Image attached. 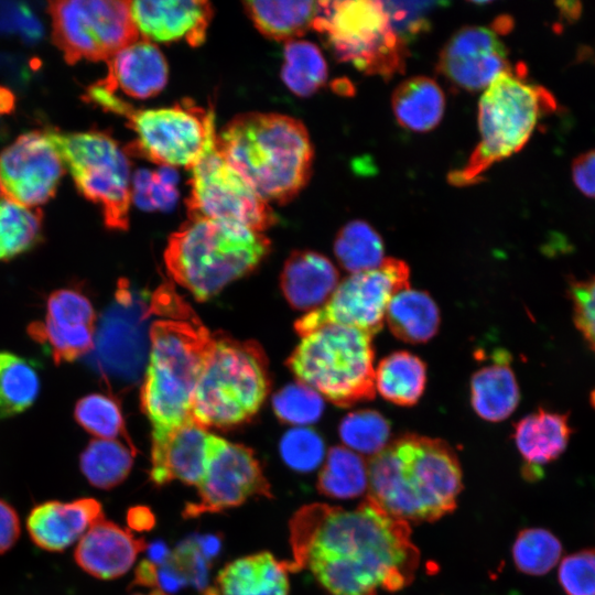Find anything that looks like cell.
<instances>
[{"label":"cell","mask_w":595,"mask_h":595,"mask_svg":"<svg viewBox=\"0 0 595 595\" xmlns=\"http://www.w3.org/2000/svg\"><path fill=\"white\" fill-rule=\"evenodd\" d=\"M409 279L410 268L403 260L385 258L379 267L343 280L322 306L299 318L294 327L301 336L331 324L374 336L383 327L390 300L410 288Z\"/></svg>","instance_id":"4fadbf2b"},{"label":"cell","mask_w":595,"mask_h":595,"mask_svg":"<svg viewBox=\"0 0 595 595\" xmlns=\"http://www.w3.org/2000/svg\"><path fill=\"white\" fill-rule=\"evenodd\" d=\"M21 532L20 519L15 509L0 499V554L9 551L18 541Z\"/></svg>","instance_id":"c3c4849f"},{"label":"cell","mask_w":595,"mask_h":595,"mask_svg":"<svg viewBox=\"0 0 595 595\" xmlns=\"http://www.w3.org/2000/svg\"><path fill=\"white\" fill-rule=\"evenodd\" d=\"M0 192H1V187H0Z\"/></svg>","instance_id":"816d5d0a"},{"label":"cell","mask_w":595,"mask_h":595,"mask_svg":"<svg viewBox=\"0 0 595 595\" xmlns=\"http://www.w3.org/2000/svg\"><path fill=\"white\" fill-rule=\"evenodd\" d=\"M134 595H141V594H134Z\"/></svg>","instance_id":"f907efd6"},{"label":"cell","mask_w":595,"mask_h":595,"mask_svg":"<svg viewBox=\"0 0 595 595\" xmlns=\"http://www.w3.org/2000/svg\"><path fill=\"white\" fill-rule=\"evenodd\" d=\"M507 54L494 28L464 26L441 50L437 72L456 88L478 91L511 67Z\"/></svg>","instance_id":"e0dca14e"},{"label":"cell","mask_w":595,"mask_h":595,"mask_svg":"<svg viewBox=\"0 0 595 595\" xmlns=\"http://www.w3.org/2000/svg\"><path fill=\"white\" fill-rule=\"evenodd\" d=\"M294 562L310 569L334 595H377L408 586L420 552L411 528L367 497L348 510L323 504L303 507L291 521Z\"/></svg>","instance_id":"6da1fadb"},{"label":"cell","mask_w":595,"mask_h":595,"mask_svg":"<svg viewBox=\"0 0 595 595\" xmlns=\"http://www.w3.org/2000/svg\"><path fill=\"white\" fill-rule=\"evenodd\" d=\"M209 433L194 419L172 426H153L151 480L165 485L180 480L198 486L207 466Z\"/></svg>","instance_id":"d6986e66"},{"label":"cell","mask_w":595,"mask_h":595,"mask_svg":"<svg viewBox=\"0 0 595 595\" xmlns=\"http://www.w3.org/2000/svg\"><path fill=\"white\" fill-rule=\"evenodd\" d=\"M391 28L408 45L430 29V14L440 2L431 1H381Z\"/></svg>","instance_id":"ee69618b"},{"label":"cell","mask_w":595,"mask_h":595,"mask_svg":"<svg viewBox=\"0 0 595 595\" xmlns=\"http://www.w3.org/2000/svg\"><path fill=\"white\" fill-rule=\"evenodd\" d=\"M553 105L544 88L527 79L521 64L499 74L479 99V142L467 163L448 174V182L455 186L478 183L494 164L523 148Z\"/></svg>","instance_id":"8992f818"},{"label":"cell","mask_w":595,"mask_h":595,"mask_svg":"<svg viewBox=\"0 0 595 595\" xmlns=\"http://www.w3.org/2000/svg\"><path fill=\"white\" fill-rule=\"evenodd\" d=\"M368 488V466L364 458L345 446L332 447L317 478L322 495L337 499L360 496Z\"/></svg>","instance_id":"d6a6232c"},{"label":"cell","mask_w":595,"mask_h":595,"mask_svg":"<svg viewBox=\"0 0 595 595\" xmlns=\"http://www.w3.org/2000/svg\"><path fill=\"white\" fill-rule=\"evenodd\" d=\"M272 408L280 421L302 426L320 420L324 401L317 391L299 381L280 389L272 398Z\"/></svg>","instance_id":"60d3db41"},{"label":"cell","mask_w":595,"mask_h":595,"mask_svg":"<svg viewBox=\"0 0 595 595\" xmlns=\"http://www.w3.org/2000/svg\"><path fill=\"white\" fill-rule=\"evenodd\" d=\"M129 7L139 35L152 43L183 40L199 46L213 17L212 3L204 0H138Z\"/></svg>","instance_id":"ffe728a7"},{"label":"cell","mask_w":595,"mask_h":595,"mask_svg":"<svg viewBox=\"0 0 595 595\" xmlns=\"http://www.w3.org/2000/svg\"><path fill=\"white\" fill-rule=\"evenodd\" d=\"M78 191L97 204L110 229L129 226L132 176L125 151L107 133L46 131Z\"/></svg>","instance_id":"8fae6325"},{"label":"cell","mask_w":595,"mask_h":595,"mask_svg":"<svg viewBox=\"0 0 595 595\" xmlns=\"http://www.w3.org/2000/svg\"><path fill=\"white\" fill-rule=\"evenodd\" d=\"M107 64L108 74L97 84L110 93L119 88L129 97L145 99L161 93L167 83L164 55L154 43L141 37L117 52Z\"/></svg>","instance_id":"603a6c76"},{"label":"cell","mask_w":595,"mask_h":595,"mask_svg":"<svg viewBox=\"0 0 595 595\" xmlns=\"http://www.w3.org/2000/svg\"><path fill=\"white\" fill-rule=\"evenodd\" d=\"M281 77L294 95L309 97L325 85L327 64L314 43L292 40L284 45Z\"/></svg>","instance_id":"836d02e7"},{"label":"cell","mask_w":595,"mask_h":595,"mask_svg":"<svg viewBox=\"0 0 595 595\" xmlns=\"http://www.w3.org/2000/svg\"><path fill=\"white\" fill-rule=\"evenodd\" d=\"M130 1L67 0L48 3L53 41L67 63L108 61L140 39Z\"/></svg>","instance_id":"5bb4252c"},{"label":"cell","mask_w":595,"mask_h":595,"mask_svg":"<svg viewBox=\"0 0 595 595\" xmlns=\"http://www.w3.org/2000/svg\"><path fill=\"white\" fill-rule=\"evenodd\" d=\"M95 326L90 301L79 291L62 289L48 296L45 318L32 323L28 333L58 364L73 361L93 349Z\"/></svg>","instance_id":"ac0fdd59"},{"label":"cell","mask_w":595,"mask_h":595,"mask_svg":"<svg viewBox=\"0 0 595 595\" xmlns=\"http://www.w3.org/2000/svg\"><path fill=\"white\" fill-rule=\"evenodd\" d=\"M334 252L340 266L350 273L375 269L385 259L382 238L364 220H351L340 228Z\"/></svg>","instance_id":"e575fe53"},{"label":"cell","mask_w":595,"mask_h":595,"mask_svg":"<svg viewBox=\"0 0 595 595\" xmlns=\"http://www.w3.org/2000/svg\"><path fill=\"white\" fill-rule=\"evenodd\" d=\"M215 126L204 151L190 169L191 191L186 199L188 218H204L238 225L262 232L275 225L273 209L235 170L216 145Z\"/></svg>","instance_id":"7c38bea8"},{"label":"cell","mask_w":595,"mask_h":595,"mask_svg":"<svg viewBox=\"0 0 595 595\" xmlns=\"http://www.w3.org/2000/svg\"><path fill=\"white\" fill-rule=\"evenodd\" d=\"M227 162L266 201L285 204L307 184L314 151L305 126L275 112H246L216 133Z\"/></svg>","instance_id":"277c9868"},{"label":"cell","mask_w":595,"mask_h":595,"mask_svg":"<svg viewBox=\"0 0 595 595\" xmlns=\"http://www.w3.org/2000/svg\"><path fill=\"white\" fill-rule=\"evenodd\" d=\"M176 173L173 167L151 172L138 171L132 177V201L143 209L166 210L177 198Z\"/></svg>","instance_id":"b9f144b4"},{"label":"cell","mask_w":595,"mask_h":595,"mask_svg":"<svg viewBox=\"0 0 595 595\" xmlns=\"http://www.w3.org/2000/svg\"><path fill=\"white\" fill-rule=\"evenodd\" d=\"M519 386L510 355L494 354V361L475 371L470 378V403L478 416L488 422L506 420L517 408Z\"/></svg>","instance_id":"4316f807"},{"label":"cell","mask_w":595,"mask_h":595,"mask_svg":"<svg viewBox=\"0 0 595 595\" xmlns=\"http://www.w3.org/2000/svg\"><path fill=\"white\" fill-rule=\"evenodd\" d=\"M572 434L567 414L538 409L519 420L512 439L526 462L523 475L538 479L541 466L558 459L566 450Z\"/></svg>","instance_id":"cb8c5ba5"},{"label":"cell","mask_w":595,"mask_h":595,"mask_svg":"<svg viewBox=\"0 0 595 595\" xmlns=\"http://www.w3.org/2000/svg\"><path fill=\"white\" fill-rule=\"evenodd\" d=\"M39 390L40 378L30 361L12 353H0V419L28 409Z\"/></svg>","instance_id":"d590c367"},{"label":"cell","mask_w":595,"mask_h":595,"mask_svg":"<svg viewBox=\"0 0 595 595\" xmlns=\"http://www.w3.org/2000/svg\"><path fill=\"white\" fill-rule=\"evenodd\" d=\"M391 106L400 126L413 132H428L442 120L445 96L434 79L414 76L398 85Z\"/></svg>","instance_id":"f1b7e54d"},{"label":"cell","mask_w":595,"mask_h":595,"mask_svg":"<svg viewBox=\"0 0 595 595\" xmlns=\"http://www.w3.org/2000/svg\"><path fill=\"white\" fill-rule=\"evenodd\" d=\"M42 213L0 199V260L11 259L32 248L41 237Z\"/></svg>","instance_id":"8d00e7d4"},{"label":"cell","mask_w":595,"mask_h":595,"mask_svg":"<svg viewBox=\"0 0 595 595\" xmlns=\"http://www.w3.org/2000/svg\"><path fill=\"white\" fill-rule=\"evenodd\" d=\"M385 320L391 333L409 344L429 342L440 327V312L434 300L428 292L410 288L393 295Z\"/></svg>","instance_id":"f546056e"},{"label":"cell","mask_w":595,"mask_h":595,"mask_svg":"<svg viewBox=\"0 0 595 595\" xmlns=\"http://www.w3.org/2000/svg\"><path fill=\"white\" fill-rule=\"evenodd\" d=\"M338 433L347 448L372 457L388 445L391 429L380 412L366 409L348 413L340 421Z\"/></svg>","instance_id":"f35d334b"},{"label":"cell","mask_w":595,"mask_h":595,"mask_svg":"<svg viewBox=\"0 0 595 595\" xmlns=\"http://www.w3.org/2000/svg\"><path fill=\"white\" fill-rule=\"evenodd\" d=\"M244 8L261 34L286 43L313 29L321 1L255 0L245 1Z\"/></svg>","instance_id":"83f0119b"},{"label":"cell","mask_w":595,"mask_h":595,"mask_svg":"<svg viewBox=\"0 0 595 595\" xmlns=\"http://www.w3.org/2000/svg\"><path fill=\"white\" fill-rule=\"evenodd\" d=\"M151 310L167 318L154 321L150 328L141 408L153 426H172L193 419V393L215 336L171 290L158 292Z\"/></svg>","instance_id":"3957f363"},{"label":"cell","mask_w":595,"mask_h":595,"mask_svg":"<svg viewBox=\"0 0 595 595\" xmlns=\"http://www.w3.org/2000/svg\"><path fill=\"white\" fill-rule=\"evenodd\" d=\"M374 359L370 334L331 324L302 336L288 366L301 382L347 408L374 399Z\"/></svg>","instance_id":"52a82bcc"},{"label":"cell","mask_w":595,"mask_h":595,"mask_svg":"<svg viewBox=\"0 0 595 595\" xmlns=\"http://www.w3.org/2000/svg\"><path fill=\"white\" fill-rule=\"evenodd\" d=\"M147 548L143 539L102 518L80 538L74 559L86 573L100 580H113L126 574Z\"/></svg>","instance_id":"7402d4cb"},{"label":"cell","mask_w":595,"mask_h":595,"mask_svg":"<svg viewBox=\"0 0 595 595\" xmlns=\"http://www.w3.org/2000/svg\"><path fill=\"white\" fill-rule=\"evenodd\" d=\"M280 454L290 468L307 473L322 463L325 456V444L322 436L313 429L296 426L281 437Z\"/></svg>","instance_id":"7bdbcfd3"},{"label":"cell","mask_w":595,"mask_h":595,"mask_svg":"<svg viewBox=\"0 0 595 595\" xmlns=\"http://www.w3.org/2000/svg\"><path fill=\"white\" fill-rule=\"evenodd\" d=\"M426 366L418 356L394 351L380 360L375 370V388L387 401L401 405H414L423 394Z\"/></svg>","instance_id":"4dcf8cb0"},{"label":"cell","mask_w":595,"mask_h":595,"mask_svg":"<svg viewBox=\"0 0 595 595\" xmlns=\"http://www.w3.org/2000/svg\"><path fill=\"white\" fill-rule=\"evenodd\" d=\"M63 173L64 162L47 132L22 134L0 153L1 192L25 207L46 203Z\"/></svg>","instance_id":"2e32d148"},{"label":"cell","mask_w":595,"mask_h":595,"mask_svg":"<svg viewBox=\"0 0 595 595\" xmlns=\"http://www.w3.org/2000/svg\"><path fill=\"white\" fill-rule=\"evenodd\" d=\"M558 580L565 595H595V549H583L564 556Z\"/></svg>","instance_id":"f6af8a7d"},{"label":"cell","mask_w":595,"mask_h":595,"mask_svg":"<svg viewBox=\"0 0 595 595\" xmlns=\"http://www.w3.org/2000/svg\"><path fill=\"white\" fill-rule=\"evenodd\" d=\"M269 388L267 360L258 344L215 337L193 393L192 416L204 428L241 424L258 412Z\"/></svg>","instance_id":"ba28073f"},{"label":"cell","mask_w":595,"mask_h":595,"mask_svg":"<svg viewBox=\"0 0 595 595\" xmlns=\"http://www.w3.org/2000/svg\"><path fill=\"white\" fill-rule=\"evenodd\" d=\"M128 524L137 531L151 530L155 523V518L152 511L144 506H136L128 511Z\"/></svg>","instance_id":"681fc988"},{"label":"cell","mask_w":595,"mask_h":595,"mask_svg":"<svg viewBox=\"0 0 595 595\" xmlns=\"http://www.w3.org/2000/svg\"><path fill=\"white\" fill-rule=\"evenodd\" d=\"M133 465V451L117 440L96 439L79 457V466L88 483L100 489L120 485Z\"/></svg>","instance_id":"1f68e13d"},{"label":"cell","mask_w":595,"mask_h":595,"mask_svg":"<svg viewBox=\"0 0 595 595\" xmlns=\"http://www.w3.org/2000/svg\"><path fill=\"white\" fill-rule=\"evenodd\" d=\"M102 518L101 504L94 498L48 500L32 508L26 519V529L39 548L61 552L79 541Z\"/></svg>","instance_id":"44dd1931"},{"label":"cell","mask_w":595,"mask_h":595,"mask_svg":"<svg viewBox=\"0 0 595 595\" xmlns=\"http://www.w3.org/2000/svg\"><path fill=\"white\" fill-rule=\"evenodd\" d=\"M313 29L338 61L366 75L390 79L405 68L407 44L391 28L381 1H321Z\"/></svg>","instance_id":"9c48e42d"},{"label":"cell","mask_w":595,"mask_h":595,"mask_svg":"<svg viewBox=\"0 0 595 595\" xmlns=\"http://www.w3.org/2000/svg\"><path fill=\"white\" fill-rule=\"evenodd\" d=\"M367 466V497L408 523L436 521L454 511L463 489L457 455L440 439L404 434Z\"/></svg>","instance_id":"7a4b0ae2"},{"label":"cell","mask_w":595,"mask_h":595,"mask_svg":"<svg viewBox=\"0 0 595 595\" xmlns=\"http://www.w3.org/2000/svg\"><path fill=\"white\" fill-rule=\"evenodd\" d=\"M289 563L263 551L228 563L206 595H288Z\"/></svg>","instance_id":"484cf974"},{"label":"cell","mask_w":595,"mask_h":595,"mask_svg":"<svg viewBox=\"0 0 595 595\" xmlns=\"http://www.w3.org/2000/svg\"><path fill=\"white\" fill-rule=\"evenodd\" d=\"M270 251L262 234L223 221L188 218L167 241L170 275L196 300L206 301L252 271Z\"/></svg>","instance_id":"5b68a950"},{"label":"cell","mask_w":595,"mask_h":595,"mask_svg":"<svg viewBox=\"0 0 595 595\" xmlns=\"http://www.w3.org/2000/svg\"><path fill=\"white\" fill-rule=\"evenodd\" d=\"M562 553L559 538L542 528L521 530L512 545L516 567L528 575L549 573L560 562Z\"/></svg>","instance_id":"74e56055"},{"label":"cell","mask_w":595,"mask_h":595,"mask_svg":"<svg viewBox=\"0 0 595 595\" xmlns=\"http://www.w3.org/2000/svg\"><path fill=\"white\" fill-rule=\"evenodd\" d=\"M197 500L185 505L184 518L219 512L240 506L256 496L272 498V493L262 467L250 448L209 434L207 466L204 478L197 486Z\"/></svg>","instance_id":"9a60e30c"},{"label":"cell","mask_w":595,"mask_h":595,"mask_svg":"<svg viewBox=\"0 0 595 595\" xmlns=\"http://www.w3.org/2000/svg\"><path fill=\"white\" fill-rule=\"evenodd\" d=\"M572 178L581 193L595 198V150L582 153L574 159Z\"/></svg>","instance_id":"7dc6e473"},{"label":"cell","mask_w":595,"mask_h":595,"mask_svg":"<svg viewBox=\"0 0 595 595\" xmlns=\"http://www.w3.org/2000/svg\"><path fill=\"white\" fill-rule=\"evenodd\" d=\"M570 296L574 324L595 351V277L574 282L570 289Z\"/></svg>","instance_id":"bcb514c9"},{"label":"cell","mask_w":595,"mask_h":595,"mask_svg":"<svg viewBox=\"0 0 595 595\" xmlns=\"http://www.w3.org/2000/svg\"><path fill=\"white\" fill-rule=\"evenodd\" d=\"M76 421L97 439L115 440L126 436L125 422L118 403L110 397L91 393L78 400Z\"/></svg>","instance_id":"ab89813d"},{"label":"cell","mask_w":595,"mask_h":595,"mask_svg":"<svg viewBox=\"0 0 595 595\" xmlns=\"http://www.w3.org/2000/svg\"><path fill=\"white\" fill-rule=\"evenodd\" d=\"M88 99L107 111L121 115L136 133L133 153L165 167L191 169L201 158L210 129L213 110L188 105L156 109H134L97 83L88 89Z\"/></svg>","instance_id":"30bf717a"},{"label":"cell","mask_w":595,"mask_h":595,"mask_svg":"<svg viewBox=\"0 0 595 595\" xmlns=\"http://www.w3.org/2000/svg\"><path fill=\"white\" fill-rule=\"evenodd\" d=\"M338 271L325 256L298 250L290 255L281 273V289L293 309L313 311L322 306L338 283Z\"/></svg>","instance_id":"d4e9b609"}]
</instances>
